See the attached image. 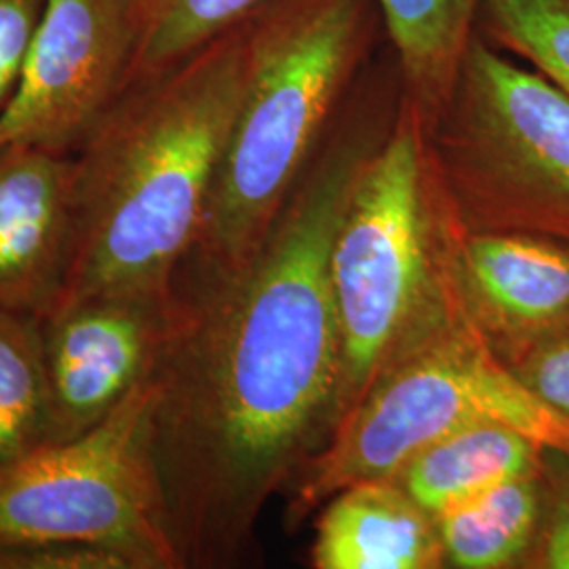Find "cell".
<instances>
[{
    "mask_svg": "<svg viewBox=\"0 0 569 569\" xmlns=\"http://www.w3.org/2000/svg\"><path fill=\"white\" fill-rule=\"evenodd\" d=\"M399 100L395 68L355 82L260 249L230 272L183 260L173 279L152 367V453L183 568L237 561L266 500L340 418L329 253Z\"/></svg>",
    "mask_w": 569,
    "mask_h": 569,
    "instance_id": "1",
    "label": "cell"
},
{
    "mask_svg": "<svg viewBox=\"0 0 569 569\" xmlns=\"http://www.w3.org/2000/svg\"><path fill=\"white\" fill-rule=\"evenodd\" d=\"M244 77L247 20L131 84L91 129L74 152L58 306L100 293H171L199 241Z\"/></svg>",
    "mask_w": 569,
    "mask_h": 569,
    "instance_id": "2",
    "label": "cell"
},
{
    "mask_svg": "<svg viewBox=\"0 0 569 569\" xmlns=\"http://www.w3.org/2000/svg\"><path fill=\"white\" fill-rule=\"evenodd\" d=\"M376 0H266L247 18L243 98L186 260L237 270L260 249L369 56Z\"/></svg>",
    "mask_w": 569,
    "mask_h": 569,
    "instance_id": "3",
    "label": "cell"
},
{
    "mask_svg": "<svg viewBox=\"0 0 569 569\" xmlns=\"http://www.w3.org/2000/svg\"><path fill=\"white\" fill-rule=\"evenodd\" d=\"M425 133L437 213L451 232L569 243V96L479 28Z\"/></svg>",
    "mask_w": 569,
    "mask_h": 569,
    "instance_id": "4",
    "label": "cell"
},
{
    "mask_svg": "<svg viewBox=\"0 0 569 569\" xmlns=\"http://www.w3.org/2000/svg\"><path fill=\"white\" fill-rule=\"evenodd\" d=\"M437 203L427 133L406 93L336 228L329 277L342 345V416L439 305Z\"/></svg>",
    "mask_w": 569,
    "mask_h": 569,
    "instance_id": "5",
    "label": "cell"
},
{
    "mask_svg": "<svg viewBox=\"0 0 569 569\" xmlns=\"http://www.w3.org/2000/svg\"><path fill=\"white\" fill-rule=\"evenodd\" d=\"M152 369L81 437L0 467V542L103 550L124 569L183 568L152 453Z\"/></svg>",
    "mask_w": 569,
    "mask_h": 569,
    "instance_id": "6",
    "label": "cell"
},
{
    "mask_svg": "<svg viewBox=\"0 0 569 569\" xmlns=\"http://www.w3.org/2000/svg\"><path fill=\"white\" fill-rule=\"evenodd\" d=\"M133 47V0H44L13 93L0 110V148L77 152L124 93Z\"/></svg>",
    "mask_w": 569,
    "mask_h": 569,
    "instance_id": "7",
    "label": "cell"
},
{
    "mask_svg": "<svg viewBox=\"0 0 569 569\" xmlns=\"http://www.w3.org/2000/svg\"><path fill=\"white\" fill-rule=\"evenodd\" d=\"M169 326L171 293H100L53 308L42 319L47 443L77 439L108 418L157 363Z\"/></svg>",
    "mask_w": 569,
    "mask_h": 569,
    "instance_id": "8",
    "label": "cell"
},
{
    "mask_svg": "<svg viewBox=\"0 0 569 569\" xmlns=\"http://www.w3.org/2000/svg\"><path fill=\"white\" fill-rule=\"evenodd\" d=\"M437 230L449 287L502 361L569 326V243L529 232H451L439 213Z\"/></svg>",
    "mask_w": 569,
    "mask_h": 569,
    "instance_id": "9",
    "label": "cell"
},
{
    "mask_svg": "<svg viewBox=\"0 0 569 569\" xmlns=\"http://www.w3.org/2000/svg\"><path fill=\"white\" fill-rule=\"evenodd\" d=\"M74 152L0 148V308L44 319L58 302L72 234Z\"/></svg>",
    "mask_w": 569,
    "mask_h": 569,
    "instance_id": "10",
    "label": "cell"
},
{
    "mask_svg": "<svg viewBox=\"0 0 569 569\" xmlns=\"http://www.w3.org/2000/svg\"><path fill=\"white\" fill-rule=\"evenodd\" d=\"M317 569H435L446 563L437 519L395 477L359 481L326 502Z\"/></svg>",
    "mask_w": 569,
    "mask_h": 569,
    "instance_id": "11",
    "label": "cell"
},
{
    "mask_svg": "<svg viewBox=\"0 0 569 569\" xmlns=\"http://www.w3.org/2000/svg\"><path fill=\"white\" fill-rule=\"evenodd\" d=\"M545 448L498 422H470L416 451L395 475L435 519L472 496L542 465Z\"/></svg>",
    "mask_w": 569,
    "mask_h": 569,
    "instance_id": "12",
    "label": "cell"
},
{
    "mask_svg": "<svg viewBox=\"0 0 569 569\" xmlns=\"http://www.w3.org/2000/svg\"><path fill=\"white\" fill-rule=\"evenodd\" d=\"M483 0H376L401 89L422 124L441 110L479 23Z\"/></svg>",
    "mask_w": 569,
    "mask_h": 569,
    "instance_id": "13",
    "label": "cell"
},
{
    "mask_svg": "<svg viewBox=\"0 0 569 569\" xmlns=\"http://www.w3.org/2000/svg\"><path fill=\"white\" fill-rule=\"evenodd\" d=\"M547 481L542 465L472 496L437 517L449 566L523 568L542 528Z\"/></svg>",
    "mask_w": 569,
    "mask_h": 569,
    "instance_id": "14",
    "label": "cell"
},
{
    "mask_svg": "<svg viewBox=\"0 0 569 569\" xmlns=\"http://www.w3.org/2000/svg\"><path fill=\"white\" fill-rule=\"evenodd\" d=\"M49 439L42 319L0 308V467Z\"/></svg>",
    "mask_w": 569,
    "mask_h": 569,
    "instance_id": "15",
    "label": "cell"
},
{
    "mask_svg": "<svg viewBox=\"0 0 569 569\" xmlns=\"http://www.w3.org/2000/svg\"><path fill=\"white\" fill-rule=\"evenodd\" d=\"M266 0H133L136 47L127 89L190 58ZM124 89V91H127Z\"/></svg>",
    "mask_w": 569,
    "mask_h": 569,
    "instance_id": "16",
    "label": "cell"
},
{
    "mask_svg": "<svg viewBox=\"0 0 569 569\" xmlns=\"http://www.w3.org/2000/svg\"><path fill=\"white\" fill-rule=\"evenodd\" d=\"M477 28L569 96V0H483Z\"/></svg>",
    "mask_w": 569,
    "mask_h": 569,
    "instance_id": "17",
    "label": "cell"
},
{
    "mask_svg": "<svg viewBox=\"0 0 569 569\" xmlns=\"http://www.w3.org/2000/svg\"><path fill=\"white\" fill-rule=\"evenodd\" d=\"M505 363L533 395L569 418V326L538 338Z\"/></svg>",
    "mask_w": 569,
    "mask_h": 569,
    "instance_id": "18",
    "label": "cell"
},
{
    "mask_svg": "<svg viewBox=\"0 0 569 569\" xmlns=\"http://www.w3.org/2000/svg\"><path fill=\"white\" fill-rule=\"evenodd\" d=\"M547 509L538 540L523 568L569 569V458L545 449Z\"/></svg>",
    "mask_w": 569,
    "mask_h": 569,
    "instance_id": "19",
    "label": "cell"
},
{
    "mask_svg": "<svg viewBox=\"0 0 569 569\" xmlns=\"http://www.w3.org/2000/svg\"><path fill=\"white\" fill-rule=\"evenodd\" d=\"M42 7L44 0H0V110L13 93Z\"/></svg>",
    "mask_w": 569,
    "mask_h": 569,
    "instance_id": "20",
    "label": "cell"
},
{
    "mask_svg": "<svg viewBox=\"0 0 569 569\" xmlns=\"http://www.w3.org/2000/svg\"><path fill=\"white\" fill-rule=\"evenodd\" d=\"M0 569H124L103 550L34 542H0Z\"/></svg>",
    "mask_w": 569,
    "mask_h": 569,
    "instance_id": "21",
    "label": "cell"
}]
</instances>
